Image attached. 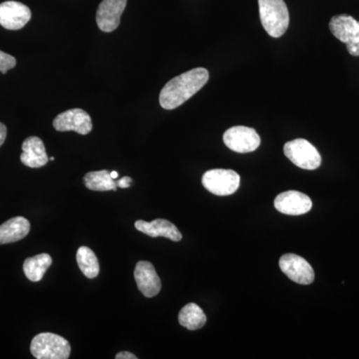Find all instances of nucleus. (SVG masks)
Listing matches in <instances>:
<instances>
[{
    "mask_svg": "<svg viewBox=\"0 0 359 359\" xmlns=\"http://www.w3.org/2000/svg\"><path fill=\"white\" fill-rule=\"evenodd\" d=\"M209 80L205 68H195L170 80L159 96L160 105L166 110H173L200 91Z\"/></svg>",
    "mask_w": 359,
    "mask_h": 359,
    "instance_id": "f257e3e1",
    "label": "nucleus"
},
{
    "mask_svg": "<svg viewBox=\"0 0 359 359\" xmlns=\"http://www.w3.org/2000/svg\"><path fill=\"white\" fill-rule=\"evenodd\" d=\"M259 18L269 36L282 37L290 25V13L283 0H259Z\"/></svg>",
    "mask_w": 359,
    "mask_h": 359,
    "instance_id": "f03ea898",
    "label": "nucleus"
},
{
    "mask_svg": "<svg viewBox=\"0 0 359 359\" xmlns=\"http://www.w3.org/2000/svg\"><path fill=\"white\" fill-rule=\"evenodd\" d=\"M30 351L37 359H67L70 356L71 346L65 337L43 332L32 339Z\"/></svg>",
    "mask_w": 359,
    "mask_h": 359,
    "instance_id": "7ed1b4c3",
    "label": "nucleus"
},
{
    "mask_svg": "<svg viewBox=\"0 0 359 359\" xmlns=\"http://www.w3.org/2000/svg\"><path fill=\"white\" fill-rule=\"evenodd\" d=\"M283 152L287 159L302 169L313 171L321 165L320 152L304 139H295L287 142L283 147Z\"/></svg>",
    "mask_w": 359,
    "mask_h": 359,
    "instance_id": "20e7f679",
    "label": "nucleus"
},
{
    "mask_svg": "<svg viewBox=\"0 0 359 359\" xmlns=\"http://www.w3.org/2000/svg\"><path fill=\"white\" fill-rule=\"evenodd\" d=\"M205 190L216 196H230L237 192L240 175L233 170L214 169L205 172L202 178Z\"/></svg>",
    "mask_w": 359,
    "mask_h": 359,
    "instance_id": "39448f33",
    "label": "nucleus"
},
{
    "mask_svg": "<svg viewBox=\"0 0 359 359\" xmlns=\"http://www.w3.org/2000/svg\"><path fill=\"white\" fill-rule=\"evenodd\" d=\"M223 140L226 147L241 154L254 152L261 144V138L256 130L245 126L231 127L226 130Z\"/></svg>",
    "mask_w": 359,
    "mask_h": 359,
    "instance_id": "423d86ee",
    "label": "nucleus"
},
{
    "mask_svg": "<svg viewBox=\"0 0 359 359\" xmlns=\"http://www.w3.org/2000/svg\"><path fill=\"white\" fill-rule=\"evenodd\" d=\"M283 273L295 283L311 285L314 280V271L304 257L295 254L283 255L278 262Z\"/></svg>",
    "mask_w": 359,
    "mask_h": 359,
    "instance_id": "0eeeda50",
    "label": "nucleus"
},
{
    "mask_svg": "<svg viewBox=\"0 0 359 359\" xmlns=\"http://www.w3.org/2000/svg\"><path fill=\"white\" fill-rule=\"evenodd\" d=\"M30 20L32 11L25 4L13 0L0 4V25L6 29H21Z\"/></svg>",
    "mask_w": 359,
    "mask_h": 359,
    "instance_id": "6e6552de",
    "label": "nucleus"
},
{
    "mask_svg": "<svg viewBox=\"0 0 359 359\" xmlns=\"http://www.w3.org/2000/svg\"><path fill=\"white\" fill-rule=\"evenodd\" d=\"M53 126L59 132L74 131L80 135L89 134L93 127L91 117L82 109H71L60 113L54 119Z\"/></svg>",
    "mask_w": 359,
    "mask_h": 359,
    "instance_id": "1a4fd4ad",
    "label": "nucleus"
},
{
    "mask_svg": "<svg viewBox=\"0 0 359 359\" xmlns=\"http://www.w3.org/2000/svg\"><path fill=\"white\" fill-rule=\"evenodd\" d=\"M275 208L282 214L301 216L311 211L313 202L306 194L297 191H287L276 196Z\"/></svg>",
    "mask_w": 359,
    "mask_h": 359,
    "instance_id": "9d476101",
    "label": "nucleus"
},
{
    "mask_svg": "<svg viewBox=\"0 0 359 359\" xmlns=\"http://www.w3.org/2000/svg\"><path fill=\"white\" fill-rule=\"evenodd\" d=\"M127 0H103L97 9L96 21L103 32H114L120 25Z\"/></svg>",
    "mask_w": 359,
    "mask_h": 359,
    "instance_id": "9b49d317",
    "label": "nucleus"
},
{
    "mask_svg": "<svg viewBox=\"0 0 359 359\" xmlns=\"http://www.w3.org/2000/svg\"><path fill=\"white\" fill-rule=\"evenodd\" d=\"M134 278L137 287L146 297H153L159 294L161 280L152 264L141 261L136 264Z\"/></svg>",
    "mask_w": 359,
    "mask_h": 359,
    "instance_id": "f8f14e48",
    "label": "nucleus"
},
{
    "mask_svg": "<svg viewBox=\"0 0 359 359\" xmlns=\"http://www.w3.org/2000/svg\"><path fill=\"white\" fill-rule=\"evenodd\" d=\"M135 228L149 237H164L173 241V242H179L183 237L174 224L164 219H157L151 223L140 219L135 223Z\"/></svg>",
    "mask_w": 359,
    "mask_h": 359,
    "instance_id": "ddd939ff",
    "label": "nucleus"
},
{
    "mask_svg": "<svg viewBox=\"0 0 359 359\" xmlns=\"http://www.w3.org/2000/svg\"><path fill=\"white\" fill-rule=\"evenodd\" d=\"M21 162L29 168L43 167L48 163L43 141L39 137H28L22 144V154L20 156Z\"/></svg>",
    "mask_w": 359,
    "mask_h": 359,
    "instance_id": "4468645a",
    "label": "nucleus"
},
{
    "mask_svg": "<svg viewBox=\"0 0 359 359\" xmlns=\"http://www.w3.org/2000/svg\"><path fill=\"white\" fill-rule=\"evenodd\" d=\"M30 223L23 217H15L0 226V245L22 240L29 233Z\"/></svg>",
    "mask_w": 359,
    "mask_h": 359,
    "instance_id": "2eb2a0df",
    "label": "nucleus"
},
{
    "mask_svg": "<svg viewBox=\"0 0 359 359\" xmlns=\"http://www.w3.org/2000/svg\"><path fill=\"white\" fill-rule=\"evenodd\" d=\"M330 29L334 37L344 43H348L359 30V22L353 16L340 14L334 16L330 22Z\"/></svg>",
    "mask_w": 359,
    "mask_h": 359,
    "instance_id": "dca6fc26",
    "label": "nucleus"
},
{
    "mask_svg": "<svg viewBox=\"0 0 359 359\" xmlns=\"http://www.w3.org/2000/svg\"><path fill=\"white\" fill-rule=\"evenodd\" d=\"M51 264L52 259L48 254H40L25 259L23 271L28 280L37 283L42 280Z\"/></svg>",
    "mask_w": 359,
    "mask_h": 359,
    "instance_id": "f3484780",
    "label": "nucleus"
},
{
    "mask_svg": "<svg viewBox=\"0 0 359 359\" xmlns=\"http://www.w3.org/2000/svg\"><path fill=\"white\" fill-rule=\"evenodd\" d=\"M207 323V316L203 309L196 304H187L179 313V323L189 330H197Z\"/></svg>",
    "mask_w": 359,
    "mask_h": 359,
    "instance_id": "a211bd4d",
    "label": "nucleus"
},
{
    "mask_svg": "<svg viewBox=\"0 0 359 359\" xmlns=\"http://www.w3.org/2000/svg\"><path fill=\"white\" fill-rule=\"evenodd\" d=\"M84 184L89 190L105 192V191L117 190V183L111 177V173L107 170L90 172L85 175Z\"/></svg>",
    "mask_w": 359,
    "mask_h": 359,
    "instance_id": "6ab92c4d",
    "label": "nucleus"
},
{
    "mask_svg": "<svg viewBox=\"0 0 359 359\" xmlns=\"http://www.w3.org/2000/svg\"><path fill=\"white\" fill-rule=\"evenodd\" d=\"M76 259L78 266L83 275L88 278H97L100 271L98 259L88 247H81L77 250Z\"/></svg>",
    "mask_w": 359,
    "mask_h": 359,
    "instance_id": "aec40b11",
    "label": "nucleus"
},
{
    "mask_svg": "<svg viewBox=\"0 0 359 359\" xmlns=\"http://www.w3.org/2000/svg\"><path fill=\"white\" fill-rule=\"evenodd\" d=\"M16 59L6 52L0 51V72L6 74L7 71L15 67Z\"/></svg>",
    "mask_w": 359,
    "mask_h": 359,
    "instance_id": "412c9836",
    "label": "nucleus"
},
{
    "mask_svg": "<svg viewBox=\"0 0 359 359\" xmlns=\"http://www.w3.org/2000/svg\"><path fill=\"white\" fill-rule=\"evenodd\" d=\"M347 50L353 56H359V30L351 42L346 44Z\"/></svg>",
    "mask_w": 359,
    "mask_h": 359,
    "instance_id": "4be33fe9",
    "label": "nucleus"
},
{
    "mask_svg": "<svg viewBox=\"0 0 359 359\" xmlns=\"http://www.w3.org/2000/svg\"><path fill=\"white\" fill-rule=\"evenodd\" d=\"M116 183H117V187H119V188H130L132 183V179L130 178V177H124V178L119 180V181L116 182Z\"/></svg>",
    "mask_w": 359,
    "mask_h": 359,
    "instance_id": "5701e85b",
    "label": "nucleus"
},
{
    "mask_svg": "<svg viewBox=\"0 0 359 359\" xmlns=\"http://www.w3.org/2000/svg\"><path fill=\"white\" fill-rule=\"evenodd\" d=\"M7 135V128L6 125L0 123V147L4 145V141H6Z\"/></svg>",
    "mask_w": 359,
    "mask_h": 359,
    "instance_id": "b1692460",
    "label": "nucleus"
},
{
    "mask_svg": "<svg viewBox=\"0 0 359 359\" xmlns=\"http://www.w3.org/2000/svg\"><path fill=\"white\" fill-rule=\"evenodd\" d=\"M116 359H137V356L133 353L122 351L116 355Z\"/></svg>",
    "mask_w": 359,
    "mask_h": 359,
    "instance_id": "393cba45",
    "label": "nucleus"
},
{
    "mask_svg": "<svg viewBox=\"0 0 359 359\" xmlns=\"http://www.w3.org/2000/svg\"><path fill=\"white\" fill-rule=\"evenodd\" d=\"M111 177H112L113 179L116 180L119 177V175H118L117 172L112 171L111 172Z\"/></svg>",
    "mask_w": 359,
    "mask_h": 359,
    "instance_id": "a878e982",
    "label": "nucleus"
},
{
    "mask_svg": "<svg viewBox=\"0 0 359 359\" xmlns=\"http://www.w3.org/2000/svg\"><path fill=\"white\" fill-rule=\"evenodd\" d=\"M49 160L54 161V157L49 158Z\"/></svg>",
    "mask_w": 359,
    "mask_h": 359,
    "instance_id": "bb28decb",
    "label": "nucleus"
}]
</instances>
